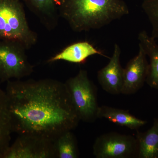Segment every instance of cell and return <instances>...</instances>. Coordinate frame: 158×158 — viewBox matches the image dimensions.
Wrapping results in <instances>:
<instances>
[{
	"label": "cell",
	"mask_w": 158,
	"mask_h": 158,
	"mask_svg": "<svg viewBox=\"0 0 158 158\" xmlns=\"http://www.w3.org/2000/svg\"><path fill=\"white\" fill-rule=\"evenodd\" d=\"M12 132L54 141L80 121L65 83L52 79L7 82Z\"/></svg>",
	"instance_id": "obj_1"
},
{
	"label": "cell",
	"mask_w": 158,
	"mask_h": 158,
	"mask_svg": "<svg viewBox=\"0 0 158 158\" xmlns=\"http://www.w3.org/2000/svg\"><path fill=\"white\" fill-rule=\"evenodd\" d=\"M59 16L77 33L98 30L129 14L123 0H57Z\"/></svg>",
	"instance_id": "obj_2"
},
{
	"label": "cell",
	"mask_w": 158,
	"mask_h": 158,
	"mask_svg": "<svg viewBox=\"0 0 158 158\" xmlns=\"http://www.w3.org/2000/svg\"><path fill=\"white\" fill-rule=\"evenodd\" d=\"M0 39L19 43L27 50L37 43L38 35L29 27L20 0H0Z\"/></svg>",
	"instance_id": "obj_3"
},
{
	"label": "cell",
	"mask_w": 158,
	"mask_h": 158,
	"mask_svg": "<svg viewBox=\"0 0 158 158\" xmlns=\"http://www.w3.org/2000/svg\"><path fill=\"white\" fill-rule=\"evenodd\" d=\"M65 84L80 120L88 123L95 121L99 107L96 90L87 71L81 69L76 76L68 79Z\"/></svg>",
	"instance_id": "obj_4"
},
{
	"label": "cell",
	"mask_w": 158,
	"mask_h": 158,
	"mask_svg": "<svg viewBox=\"0 0 158 158\" xmlns=\"http://www.w3.org/2000/svg\"><path fill=\"white\" fill-rule=\"evenodd\" d=\"M24 47L16 41L0 39V81L20 80L34 72Z\"/></svg>",
	"instance_id": "obj_5"
},
{
	"label": "cell",
	"mask_w": 158,
	"mask_h": 158,
	"mask_svg": "<svg viewBox=\"0 0 158 158\" xmlns=\"http://www.w3.org/2000/svg\"><path fill=\"white\" fill-rule=\"evenodd\" d=\"M93 154L97 158H138L136 137L116 132L103 134L96 138Z\"/></svg>",
	"instance_id": "obj_6"
},
{
	"label": "cell",
	"mask_w": 158,
	"mask_h": 158,
	"mask_svg": "<svg viewBox=\"0 0 158 158\" xmlns=\"http://www.w3.org/2000/svg\"><path fill=\"white\" fill-rule=\"evenodd\" d=\"M2 158H55L54 141L33 135H19Z\"/></svg>",
	"instance_id": "obj_7"
},
{
	"label": "cell",
	"mask_w": 158,
	"mask_h": 158,
	"mask_svg": "<svg viewBox=\"0 0 158 158\" xmlns=\"http://www.w3.org/2000/svg\"><path fill=\"white\" fill-rule=\"evenodd\" d=\"M147 55L139 44L138 54L129 61L123 68V83L121 93L131 95L138 92L146 82L149 63Z\"/></svg>",
	"instance_id": "obj_8"
},
{
	"label": "cell",
	"mask_w": 158,
	"mask_h": 158,
	"mask_svg": "<svg viewBox=\"0 0 158 158\" xmlns=\"http://www.w3.org/2000/svg\"><path fill=\"white\" fill-rule=\"evenodd\" d=\"M121 53L120 47L115 44L110 62L97 74L98 80L102 88L108 93L114 95L121 94L123 83V68L120 61Z\"/></svg>",
	"instance_id": "obj_9"
},
{
	"label": "cell",
	"mask_w": 158,
	"mask_h": 158,
	"mask_svg": "<svg viewBox=\"0 0 158 158\" xmlns=\"http://www.w3.org/2000/svg\"><path fill=\"white\" fill-rule=\"evenodd\" d=\"M96 55L105 56L102 52L88 41H79L66 47L51 57L47 62L52 63L62 60L71 63L81 64L84 63L89 57Z\"/></svg>",
	"instance_id": "obj_10"
},
{
	"label": "cell",
	"mask_w": 158,
	"mask_h": 158,
	"mask_svg": "<svg viewBox=\"0 0 158 158\" xmlns=\"http://www.w3.org/2000/svg\"><path fill=\"white\" fill-rule=\"evenodd\" d=\"M21 1V0H20ZM49 31L58 25L59 16L57 0H22Z\"/></svg>",
	"instance_id": "obj_11"
},
{
	"label": "cell",
	"mask_w": 158,
	"mask_h": 158,
	"mask_svg": "<svg viewBox=\"0 0 158 158\" xmlns=\"http://www.w3.org/2000/svg\"><path fill=\"white\" fill-rule=\"evenodd\" d=\"M139 44L149 58V66L146 83L151 88L158 90V44L145 31L138 35Z\"/></svg>",
	"instance_id": "obj_12"
},
{
	"label": "cell",
	"mask_w": 158,
	"mask_h": 158,
	"mask_svg": "<svg viewBox=\"0 0 158 158\" xmlns=\"http://www.w3.org/2000/svg\"><path fill=\"white\" fill-rule=\"evenodd\" d=\"M97 116V118H106L113 123L131 130H138L147 123L146 120L133 116L127 110L106 106L98 107Z\"/></svg>",
	"instance_id": "obj_13"
},
{
	"label": "cell",
	"mask_w": 158,
	"mask_h": 158,
	"mask_svg": "<svg viewBox=\"0 0 158 158\" xmlns=\"http://www.w3.org/2000/svg\"><path fill=\"white\" fill-rule=\"evenodd\" d=\"M138 158H158V118H154L152 127L144 132L137 131Z\"/></svg>",
	"instance_id": "obj_14"
},
{
	"label": "cell",
	"mask_w": 158,
	"mask_h": 158,
	"mask_svg": "<svg viewBox=\"0 0 158 158\" xmlns=\"http://www.w3.org/2000/svg\"><path fill=\"white\" fill-rule=\"evenodd\" d=\"M12 133L8 98L5 91L0 88V158L10 146Z\"/></svg>",
	"instance_id": "obj_15"
},
{
	"label": "cell",
	"mask_w": 158,
	"mask_h": 158,
	"mask_svg": "<svg viewBox=\"0 0 158 158\" xmlns=\"http://www.w3.org/2000/svg\"><path fill=\"white\" fill-rule=\"evenodd\" d=\"M55 158H77L78 147L75 136L71 131L63 133L54 141Z\"/></svg>",
	"instance_id": "obj_16"
},
{
	"label": "cell",
	"mask_w": 158,
	"mask_h": 158,
	"mask_svg": "<svg viewBox=\"0 0 158 158\" xmlns=\"http://www.w3.org/2000/svg\"><path fill=\"white\" fill-rule=\"evenodd\" d=\"M141 8L151 26V36L158 40V0H143Z\"/></svg>",
	"instance_id": "obj_17"
}]
</instances>
